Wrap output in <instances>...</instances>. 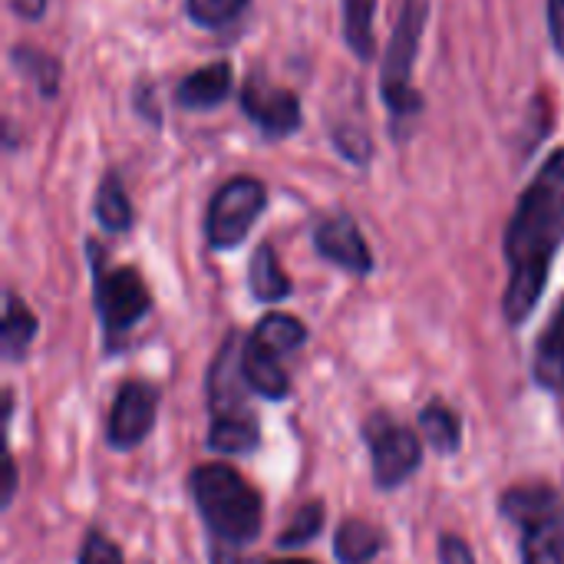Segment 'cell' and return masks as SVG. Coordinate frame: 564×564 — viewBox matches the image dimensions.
<instances>
[{
    "instance_id": "6da1fadb",
    "label": "cell",
    "mask_w": 564,
    "mask_h": 564,
    "mask_svg": "<svg viewBox=\"0 0 564 564\" xmlns=\"http://www.w3.org/2000/svg\"><path fill=\"white\" fill-rule=\"evenodd\" d=\"M564 248V145L555 149L532 182L522 188L516 212L502 235V254L509 264V284L502 294V314L509 327H522L545 288L552 264Z\"/></svg>"
},
{
    "instance_id": "7a4b0ae2",
    "label": "cell",
    "mask_w": 564,
    "mask_h": 564,
    "mask_svg": "<svg viewBox=\"0 0 564 564\" xmlns=\"http://www.w3.org/2000/svg\"><path fill=\"white\" fill-rule=\"evenodd\" d=\"M241 334L228 330L208 364V449L218 456H251L261 446V420L251 410V387L241 373Z\"/></svg>"
},
{
    "instance_id": "3957f363",
    "label": "cell",
    "mask_w": 564,
    "mask_h": 564,
    "mask_svg": "<svg viewBox=\"0 0 564 564\" xmlns=\"http://www.w3.org/2000/svg\"><path fill=\"white\" fill-rule=\"evenodd\" d=\"M192 502L215 539L225 549H245L258 542L264 525L261 492L228 463H202L188 473Z\"/></svg>"
},
{
    "instance_id": "277c9868",
    "label": "cell",
    "mask_w": 564,
    "mask_h": 564,
    "mask_svg": "<svg viewBox=\"0 0 564 564\" xmlns=\"http://www.w3.org/2000/svg\"><path fill=\"white\" fill-rule=\"evenodd\" d=\"M426 20H430V0H403L380 63V96L390 116V135L397 142H406L413 135L426 109L423 93L413 86V69L426 33Z\"/></svg>"
},
{
    "instance_id": "5b68a950",
    "label": "cell",
    "mask_w": 564,
    "mask_h": 564,
    "mask_svg": "<svg viewBox=\"0 0 564 564\" xmlns=\"http://www.w3.org/2000/svg\"><path fill=\"white\" fill-rule=\"evenodd\" d=\"M86 258L93 271V307L102 327L106 354H119L129 340V334L152 314V294L139 268L132 264H112L109 254L89 238Z\"/></svg>"
},
{
    "instance_id": "8992f818",
    "label": "cell",
    "mask_w": 564,
    "mask_h": 564,
    "mask_svg": "<svg viewBox=\"0 0 564 564\" xmlns=\"http://www.w3.org/2000/svg\"><path fill=\"white\" fill-rule=\"evenodd\" d=\"M499 516L519 532L522 564H564V492L552 482H516L499 496Z\"/></svg>"
},
{
    "instance_id": "52a82bcc",
    "label": "cell",
    "mask_w": 564,
    "mask_h": 564,
    "mask_svg": "<svg viewBox=\"0 0 564 564\" xmlns=\"http://www.w3.org/2000/svg\"><path fill=\"white\" fill-rule=\"evenodd\" d=\"M307 324L294 314L271 311L264 314L251 334L241 340V373L254 397H264L271 403L284 400L291 393V373L284 360L297 354L307 344Z\"/></svg>"
},
{
    "instance_id": "ba28073f",
    "label": "cell",
    "mask_w": 564,
    "mask_h": 564,
    "mask_svg": "<svg viewBox=\"0 0 564 564\" xmlns=\"http://www.w3.org/2000/svg\"><path fill=\"white\" fill-rule=\"evenodd\" d=\"M264 208H268V185L258 175H235L221 182L205 208L208 248L212 251L238 248L251 235Z\"/></svg>"
},
{
    "instance_id": "9c48e42d",
    "label": "cell",
    "mask_w": 564,
    "mask_h": 564,
    "mask_svg": "<svg viewBox=\"0 0 564 564\" xmlns=\"http://www.w3.org/2000/svg\"><path fill=\"white\" fill-rule=\"evenodd\" d=\"M360 433H364V443L370 449L373 486L380 492H393L420 473L423 440L406 423H400L387 410H377L364 420Z\"/></svg>"
},
{
    "instance_id": "30bf717a",
    "label": "cell",
    "mask_w": 564,
    "mask_h": 564,
    "mask_svg": "<svg viewBox=\"0 0 564 564\" xmlns=\"http://www.w3.org/2000/svg\"><path fill=\"white\" fill-rule=\"evenodd\" d=\"M162 390L152 380L129 377L112 397L109 416H106V446L112 453H132L149 440L159 420Z\"/></svg>"
},
{
    "instance_id": "8fae6325",
    "label": "cell",
    "mask_w": 564,
    "mask_h": 564,
    "mask_svg": "<svg viewBox=\"0 0 564 564\" xmlns=\"http://www.w3.org/2000/svg\"><path fill=\"white\" fill-rule=\"evenodd\" d=\"M238 106L241 112L261 129L264 139L278 142V139H288L301 129L304 122V109H301V99L294 89L288 86H278L271 83L268 76L261 73H251L241 89H238Z\"/></svg>"
},
{
    "instance_id": "7c38bea8",
    "label": "cell",
    "mask_w": 564,
    "mask_h": 564,
    "mask_svg": "<svg viewBox=\"0 0 564 564\" xmlns=\"http://www.w3.org/2000/svg\"><path fill=\"white\" fill-rule=\"evenodd\" d=\"M314 251L327 264H334V268H340V271H347L354 278H370L373 268H377L373 251H370V245H367V238H364V231H360V225H357V218L350 212H334V215L317 218V225H314Z\"/></svg>"
},
{
    "instance_id": "4fadbf2b",
    "label": "cell",
    "mask_w": 564,
    "mask_h": 564,
    "mask_svg": "<svg viewBox=\"0 0 564 564\" xmlns=\"http://www.w3.org/2000/svg\"><path fill=\"white\" fill-rule=\"evenodd\" d=\"M235 93V66L228 59L205 63L192 69L185 79L175 86V102L182 109H215Z\"/></svg>"
},
{
    "instance_id": "5bb4252c",
    "label": "cell",
    "mask_w": 564,
    "mask_h": 564,
    "mask_svg": "<svg viewBox=\"0 0 564 564\" xmlns=\"http://www.w3.org/2000/svg\"><path fill=\"white\" fill-rule=\"evenodd\" d=\"M532 380L539 390H545L552 397H564V297L535 340Z\"/></svg>"
},
{
    "instance_id": "9a60e30c",
    "label": "cell",
    "mask_w": 564,
    "mask_h": 564,
    "mask_svg": "<svg viewBox=\"0 0 564 564\" xmlns=\"http://www.w3.org/2000/svg\"><path fill=\"white\" fill-rule=\"evenodd\" d=\"M40 334V321L36 314L26 307V301L17 291H3V321H0V354L7 364H20L33 340Z\"/></svg>"
},
{
    "instance_id": "2e32d148",
    "label": "cell",
    "mask_w": 564,
    "mask_h": 564,
    "mask_svg": "<svg viewBox=\"0 0 564 564\" xmlns=\"http://www.w3.org/2000/svg\"><path fill=\"white\" fill-rule=\"evenodd\" d=\"M93 215H96V221H99V228L106 235H126L132 228L135 212H132L126 182H122V175L116 169H109L99 178V188H96V198H93Z\"/></svg>"
},
{
    "instance_id": "e0dca14e",
    "label": "cell",
    "mask_w": 564,
    "mask_h": 564,
    "mask_svg": "<svg viewBox=\"0 0 564 564\" xmlns=\"http://www.w3.org/2000/svg\"><path fill=\"white\" fill-rule=\"evenodd\" d=\"M248 291L258 304H278L294 291L291 278L284 274V268L278 261L274 245H268V241L258 245L248 261Z\"/></svg>"
},
{
    "instance_id": "ac0fdd59",
    "label": "cell",
    "mask_w": 564,
    "mask_h": 564,
    "mask_svg": "<svg viewBox=\"0 0 564 564\" xmlns=\"http://www.w3.org/2000/svg\"><path fill=\"white\" fill-rule=\"evenodd\" d=\"M420 433L440 456H456L463 449V416L453 403L433 397L420 410Z\"/></svg>"
},
{
    "instance_id": "d6986e66",
    "label": "cell",
    "mask_w": 564,
    "mask_h": 564,
    "mask_svg": "<svg viewBox=\"0 0 564 564\" xmlns=\"http://www.w3.org/2000/svg\"><path fill=\"white\" fill-rule=\"evenodd\" d=\"M383 532L367 519H344L334 539V558L340 564H370L383 552Z\"/></svg>"
},
{
    "instance_id": "ffe728a7",
    "label": "cell",
    "mask_w": 564,
    "mask_h": 564,
    "mask_svg": "<svg viewBox=\"0 0 564 564\" xmlns=\"http://www.w3.org/2000/svg\"><path fill=\"white\" fill-rule=\"evenodd\" d=\"M10 63H13L26 79H33V86H36V93H40L43 99H56V96H59L63 63H59L53 53H46V50H40V46H30V43H17V46L10 50Z\"/></svg>"
},
{
    "instance_id": "44dd1931",
    "label": "cell",
    "mask_w": 564,
    "mask_h": 564,
    "mask_svg": "<svg viewBox=\"0 0 564 564\" xmlns=\"http://www.w3.org/2000/svg\"><path fill=\"white\" fill-rule=\"evenodd\" d=\"M344 10V40L354 50V56L360 63H370L377 56V33H373V20H377V0H340Z\"/></svg>"
},
{
    "instance_id": "7402d4cb",
    "label": "cell",
    "mask_w": 564,
    "mask_h": 564,
    "mask_svg": "<svg viewBox=\"0 0 564 564\" xmlns=\"http://www.w3.org/2000/svg\"><path fill=\"white\" fill-rule=\"evenodd\" d=\"M324 522H327L324 502H321V499H317V502H304V506L294 512L291 525L281 529L278 549H304V545H311V542L324 532Z\"/></svg>"
},
{
    "instance_id": "603a6c76",
    "label": "cell",
    "mask_w": 564,
    "mask_h": 564,
    "mask_svg": "<svg viewBox=\"0 0 564 564\" xmlns=\"http://www.w3.org/2000/svg\"><path fill=\"white\" fill-rule=\"evenodd\" d=\"M248 3L251 0H185V13L195 26L221 30L231 26L248 10Z\"/></svg>"
},
{
    "instance_id": "cb8c5ba5",
    "label": "cell",
    "mask_w": 564,
    "mask_h": 564,
    "mask_svg": "<svg viewBox=\"0 0 564 564\" xmlns=\"http://www.w3.org/2000/svg\"><path fill=\"white\" fill-rule=\"evenodd\" d=\"M334 145L354 165H370V159H373V142L357 126H337L334 129Z\"/></svg>"
},
{
    "instance_id": "d4e9b609",
    "label": "cell",
    "mask_w": 564,
    "mask_h": 564,
    "mask_svg": "<svg viewBox=\"0 0 564 564\" xmlns=\"http://www.w3.org/2000/svg\"><path fill=\"white\" fill-rule=\"evenodd\" d=\"M76 564H126L122 562V552L119 545L102 535V532H89L79 545V555H76Z\"/></svg>"
},
{
    "instance_id": "484cf974",
    "label": "cell",
    "mask_w": 564,
    "mask_h": 564,
    "mask_svg": "<svg viewBox=\"0 0 564 564\" xmlns=\"http://www.w3.org/2000/svg\"><path fill=\"white\" fill-rule=\"evenodd\" d=\"M436 558H440V564H479L476 562L473 545H469L463 535H456V532H443V535H440V542H436Z\"/></svg>"
},
{
    "instance_id": "4316f807",
    "label": "cell",
    "mask_w": 564,
    "mask_h": 564,
    "mask_svg": "<svg viewBox=\"0 0 564 564\" xmlns=\"http://www.w3.org/2000/svg\"><path fill=\"white\" fill-rule=\"evenodd\" d=\"M545 13H549V36H552V46H555V53L564 59V0H549Z\"/></svg>"
},
{
    "instance_id": "83f0119b",
    "label": "cell",
    "mask_w": 564,
    "mask_h": 564,
    "mask_svg": "<svg viewBox=\"0 0 564 564\" xmlns=\"http://www.w3.org/2000/svg\"><path fill=\"white\" fill-rule=\"evenodd\" d=\"M46 3H50V0H10L13 13L23 17V20H40V17L46 13Z\"/></svg>"
},
{
    "instance_id": "f1b7e54d",
    "label": "cell",
    "mask_w": 564,
    "mask_h": 564,
    "mask_svg": "<svg viewBox=\"0 0 564 564\" xmlns=\"http://www.w3.org/2000/svg\"><path fill=\"white\" fill-rule=\"evenodd\" d=\"M13 496H17V459H13V453H7V479H3V509L13 502Z\"/></svg>"
},
{
    "instance_id": "f546056e",
    "label": "cell",
    "mask_w": 564,
    "mask_h": 564,
    "mask_svg": "<svg viewBox=\"0 0 564 564\" xmlns=\"http://www.w3.org/2000/svg\"><path fill=\"white\" fill-rule=\"evenodd\" d=\"M212 564H241V558H238V552H235V549L215 545V549H212Z\"/></svg>"
},
{
    "instance_id": "4dcf8cb0",
    "label": "cell",
    "mask_w": 564,
    "mask_h": 564,
    "mask_svg": "<svg viewBox=\"0 0 564 564\" xmlns=\"http://www.w3.org/2000/svg\"><path fill=\"white\" fill-rule=\"evenodd\" d=\"M264 564H321V562H311V558H274V562H264Z\"/></svg>"
}]
</instances>
